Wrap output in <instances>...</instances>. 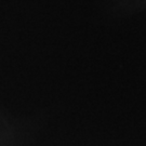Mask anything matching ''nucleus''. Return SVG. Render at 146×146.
<instances>
[]
</instances>
